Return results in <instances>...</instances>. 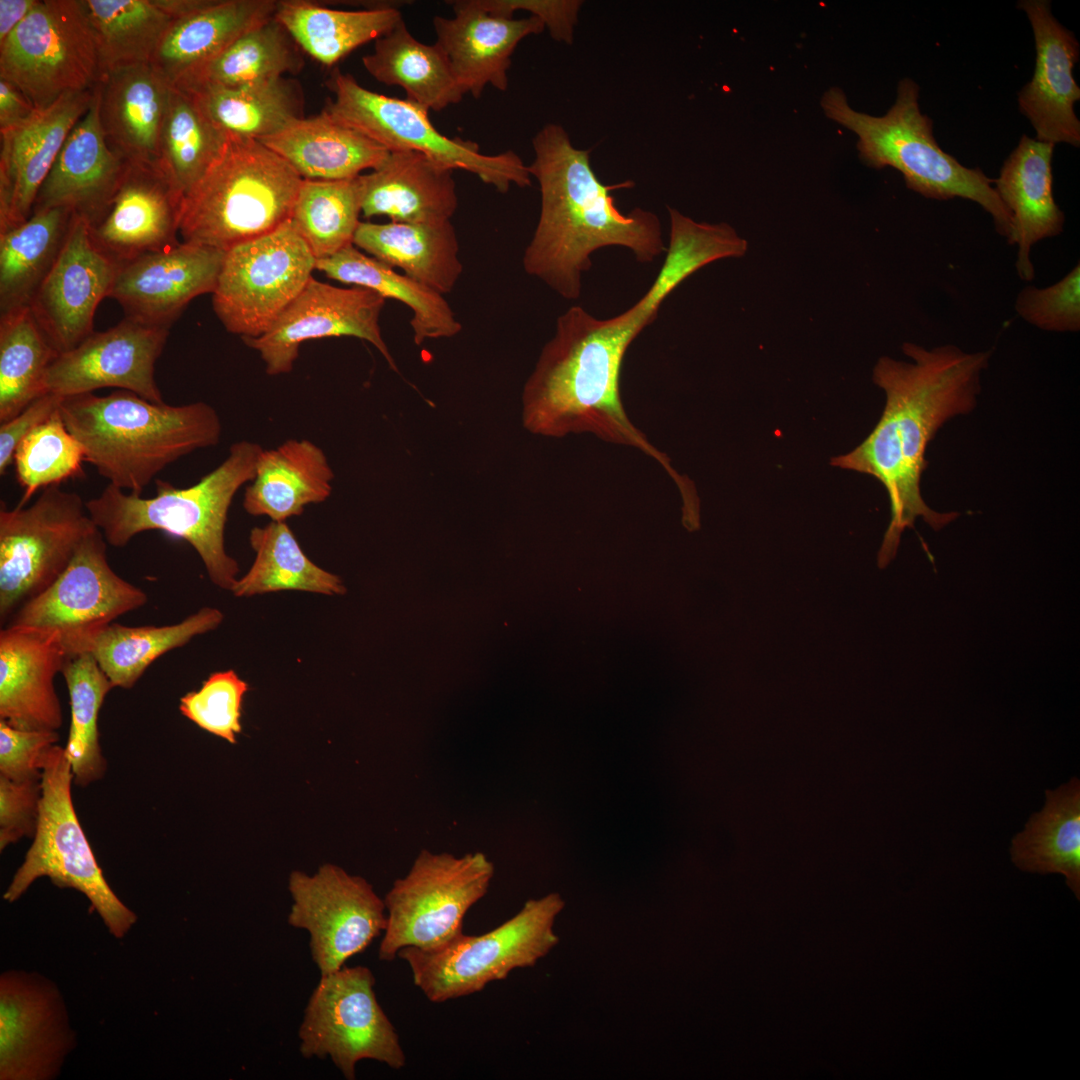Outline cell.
<instances>
[{
  "instance_id": "cell-28",
  "label": "cell",
  "mask_w": 1080,
  "mask_h": 1080,
  "mask_svg": "<svg viewBox=\"0 0 1080 1080\" xmlns=\"http://www.w3.org/2000/svg\"><path fill=\"white\" fill-rule=\"evenodd\" d=\"M1054 144L1022 135L1005 160L995 190L1012 218L1010 245L1017 246L1016 271L1021 280L1034 279L1031 248L1062 233L1065 215L1053 196Z\"/></svg>"
},
{
  "instance_id": "cell-2",
  "label": "cell",
  "mask_w": 1080,
  "mask_h": 1080,
  "mask_svg": "<svg viewBox=\"0 0 1080 1080\" xmlns=\"http://www.w3.org/2000/svg\"><path fill=\"white\" fill-rule=\"evenodd\" d=\"M528 166L540 186L541 209L534 235L523 256L525 271L566 299H576L590 255L606 246L630 249L639 262L666 252L659 218L635 208L627 214L611 191L634 182L605 185L590 164V149L576 148L559 124L545 125L532 140Z\"/></svg>"
},
{
  "instance_id": "cell-52",
  "label": "cell",
  "mask_w": 1080,
  "mask_h": 1080,
  "mask_svg": "<svg viewBox=\"0 0 1080 1080\" xmlns=\"http://www.w3.org/2000/svg\"><path fill=\"white\" fill-rule=\"evenodd\" d=\"M58 740L57 731L17 729L0 719V776L42 778L43 758Z\"/></svg>"
},
{
  "instance_id": "cell-44",
  "label": "cell",
  "mask_w": 1080,
  "mask_h": 1080,
  "mask_svg": "<svg viewBox=\"0 0 1080 1080\" xmlns=\"http://www.w3.org/2000/svg\"><path fill=\"white\" fill-rule=\"evenodd\" d=\"M302 66L297 44L273 16L243 33L173 86L183 88L212 84L237 87L297 73Z\"/></svg>"
},
{
  "instance_id": "cell-55",
  "label": "cell",
  "mask_w": 1080,
  "mask_h": 1080,
  "mask_svg": "<svg viewBox=\"0 0 1080 1080\" xmlns=\"http://www.w3.org/2000/svg\"><path fill=\"white\" fill-rule=\"evenodd\" d=\"M62 396L45 393L19 414L0 425V474L4 475L14 459L21 441L36 427L55 414L63 401Z\"/></svg>"
},
{
  "instance_id": "cell-5",
  "label": "cell",
  "mask_w": 1080,
  "mask_h": 1080,
  "mask_svg": "<svg viewBox=\"0 0 1080 1080\" xmlns=\"http://www.w3.org/2000/svg\"><path fill=\"white\" fill-rule=\"evenodd\" d=\"M919 86L910 78L897 87L895 103L883 116L854 110L838 87L821 99L825 115L855 133L860 160L867 166L900 171L907 188L930 199L955 197L979 204L993 219L997 233L1010 244L1012 218L999 198L994 179L968 168L944 152L933 136V122L919 108Z\"/></svg>"
},
{
  "instance_id": "cell-39",
  "label": "cell",
  "mask_w": 1080,
  "mask_h": 1080,
  "mask_svg": "<svg viewBox=\"0 0 1080 1080\" xmlns=\"http://www.w3.org/2000/svg\"><path fill=\"white\" fill-rule=\"evenodd\" d=\"M179 89L189 93L214 124L234 136L261 140L303 117L301 93L284 77L237 87L197 84Z\"/></svg>"
},
{
  "instance_id": "cell-53",
  "label": "cell",
  "mask_w": 1080,
  "mask_h": 1080,
  "mask_svg": "<svg viewBox=\"0 0 1080 1080\" xmlns=\"http://www.w3.org/2000/svg\"><path fill=\"white\" fill-rule=\"evenodd\" d=\"M41 779L11 780L0 776L1 851L24 837H34L42 797Z\"/></svg>"
},
{
  "instance_id": "cell-25",
  "label": "cell",
  "mask_w": 1080,
  "mask_h": 1080,
  "mask_svg": "<svg viewBox=\"0 0 1080 1080\" xmlns=\"http://www.w3.org/2000/svg\"><path fill=\"white\" fill-rule=\"evenodd\" d=\"M67 658L58 633L4 626L0 631V719L23 730L61 728L63 712L54 679Z\"/></svg>"
},
{
  "instance_id": "cell-42",
  "label": "cell",
  "mask_w": 1080,
  "mask_h": 1080,
  "mask_svg": "<svg viewBox=\"0 0 1080 1080\" xmlns=\"http://www.w3.org/2000/svg\"><path fill=\"white\" fill-rule=\"evenodd\" d=\"M80 2L95 40L101 79L122 68L151 63L172 22L152 0Z\"/></svg>"
},
{
  "instance_id": "cell-37",
  "label": "cell",
  "mask_w": 1080,
  "mask_h": 1080,
  "mask_svg": "<svg viewBox=\"0 0 1080 1080\" xmlns=\"http://www.w3.org/2000/svg\"><path fill=\"white\" fill-rule=\"evenodd\" d=\"M274 17L300 49L326 66L377 40L403 19L392 4L349 11L303 0L278 1Z\"/></svg>"
},
{
  "instance_id": "cell-40",
  "label": "cell",
  "mask_w": 1080,
  "mask_h": 1080,
  "mask_svg": "<svg viewBox=\"0 0 1080 1080\" xmlns=\"http://www.w3.org/2000/svg\"><path fill=\"white\" fill-rule=\"evenodd\" d=\"M74 214L66 208L33 211L0 232V313L29 306L58 258Z\"/></svg>"
},
{
  "instance_id": "cell-12",
  "label": "cell",
  "mask_w": 1080,
  "mask_h": 1080,
  "mask_svg": "<svg viewBox=\"0 0 1080 1080\" xmlns=\"http://www.w3.org/2000/svg\"><path fill=\"white\" fill-rule=\"evenodd\" d=\"M0 78L17 86L36 110L94 88L101 79L99 59L80 0H39L0 45Z\"/></svg>"
},
{
  "instance_id": "cell-22",
  "label": "cell",
  "mask_w": 1080,
  "mask_h": 1080,
  "mask_svg": "<svg viewBox=\"0 0 1080 1080\" xmlns=\"http://www.w3.org/2000/svg\"><path fill=\"white\" fill-rule=\"evenodd\" d=\"M224 250L182 242L118 266L109 297L125 317L170 328L195 297L213 293Z\"/></svg>"
},
{
  "instance_id": "cell-19",
  "label": "cell",
  "mask_w": 1080,
  "mask_h": 1080,
  "mask_svg": "<svg viewBox=\"0 0 1080 1080\" xmlns=\"http://www.w3.org/2000/svg\"><path fill=\"white\" fill-rule=\"evenodd\" d=\"M169 329L125 317L106 331L93 332L53 360L45 376L46 392L68 397L113 387L163 403L155 364Z\"/></svg>"
},
{
  "instance_id": "cell-9",
  "label": "cell",
  "mask_w": 1080,
  "mask_h": 1080,
  "mask_svg": "<svg viewBox=\"0 0 1080 1080\" xmlns=\"http://www.w3.org/2000/svg\"><path fill=\"white\" fill-rule=\"evenodd\" d=\"M328 86L334 99L324 111L390 152L421 153L452 171L473 173L501 193L512 184L521 188L531 185L528 166L514 151L485 155L474 141L449 138L433 126L428 110L414 102L366 89L339 70L332 73Z\"/></svg>"
},
{
  "instance_id": "cell-36",
  "label": "cell",
  "mask_w": 1080,
  "mask_h": 1080,
  "mask_svg": "<svg viewBox=\"0 0 1080 1080\" xmlns=\"http://www.w3.org/2000/svg\"><path fill=\"white\" fill-rule=\"evenodd\" d=\"M315 269L333 280L370 289L408 306L413 313L410 325L417 345L430 339L450 338L462 330L461 322L442 294L397 273L353 244L316 260Z\"/></svg>"
},
{
  "instance_id": "cell-20",
  "label": "cell",
  "mask_w": 1080,
  "mask_h": 1080,
  "mask_svg": "<svg viewBox=\"0 0 1080 1080\" xmlns=\"http://www.w3.org/2000/svg\"><path fill=\"white\" fill-rule=\"evenodd\" d=\"M117 269L92 241L88 222L74 214L64 246L29 304L59 354L94 332L97 306L109 297Z\"/></svg>"
},
{
  "instance_id": "cell-10",
  "label": "cell",
  "mask_w": 1080,
  "mask_h": 1080,
  "mask_svg": "<svg viewBox=\"0 0 1080 1080\" xmlns=\"http://www.w3.org/2000/svg\"><path fill=\"white\" fill-rule=\"evenodd\" d=\"M495 867L482 852L455 856L423 849L384 898L387 923L378 957L405 947L438 948L463 932L467 911L488 892Z\"/></svg>"
},
{
  "instance_id": "cell-13",
  "label": "cell",
  "mask_w": 1080,
  "mask_h": 1080,
  "mask_svg": "<svg viewBox=\"0 0 1080 1080\" xmlns=\"http://www.w3.org/2000/svg\"><path fill=\"white\" fill-rule=\"evenodd\" d=\"M298 1030L304 1058H330L347 1080L356 1065L375 1060L402 1069L406 1056L399 1035L381 1008L375 977L366 966H343L320 975Z\"/></svg>"
},
{
  "instance_id": "cell-34",
  "label": "cell",
  "mask_w": 1080,
  "mask_h": 1080,
  "mask_svg": "<svg viewBox=\"0 0 1080 1080\" xmlns=\"http://www.w3.org/2000/svg\"><path fill=\"white\" fill-rule=\"evenodd\" d=\"M277 3L273 0H214L196 13L172 20L151 65L173 86L243 33L272 18Z\"/></svg>"
},
{
  "instance_id": "cell-23",
  "label": "cell",
  "mask_w": 1080,
  "mask_h": 1080,
  "mask_svg": "<svg viewBox=\"0 0 1080 1080\" xmlns=\"http://www.w3.org/2000/svg\"><path fill=\"white\" fill-rule=\"evenodd\" d=\"M92 97L93 88L66 93L22 124L0 132V232L31 216L42 183Z\"/></svg>"
},
{
  "instance_id": "cell-15",
  "label": "cell",
  "mask_w": 1080,
  "mask_h": 1080,
  "mask_svg": "<svg viewBox=\"0 0 1080 1080\" xmlns=\"http://www.w3.org/2000/svg\"><path fill=\"white\" fill-rule=\"evenodd\" d=\"M107 544L99 528L88 534L60 576L20 606L6 625L58 633L68 657L87 652L99 632L148 601L141 588L111 568Z\"/></svg>"
},
{
  "instance_id": "cell-49",
  "label": "cell",
  "mask_w": 1080,
  "mask_h": 1080,
  "mask_svg": "<svg viewBox=\"0 0 1080 1080\" xmlns=\"http://www.w3.org/2000/svg\"><path fill=\"white\" fill-rule=\"evenodd\" d=\"M85 451L67 429L60 409L36 427L18 445L13 463L23 489L17 506L23 507L40 489L85 476Z\"/></svg>"
},
{
  "instance_id": "cell-38",
  "label": "cell",
  "mask_w": 1080,
  "mask_h": 1080,
  "mask_svg": "<svg viewBox=\"0 0 1080 1080\" xmlns=\"http://www.w3.org/2000/svg\"><path fill=\"white\" fill-rule=\"evenodd\" d=\"M1011 860L1021 870L1062 874L1080 898V784L1073 778L1046 791L1044 808L1031 816L1011 844Z\"/></svg>"
},
{
  "instance_id": "cell-56",
  "label": "cell",
  "mask_w": 1080,
  "mask_h": 1080,
  "mask_svg": "<svg viewBox=\"0 0 1080 1080\" xmlns=\"http://www.w3.org/2000/svg\"><path fill=\"white\" fill-rule=\"evenodd\" d=\"M35 111L32 103L17 86L0 78V132L22 124Z\"/></svg>"
},
{
  "instance_id": "cell-57",
  "label": "cell",
  "mask_w": 1080,
  "mask_h": 1080,
  "mask_svg": "<svg viewBox=\"0 0 1080 1080\" xmlns=\"http://www.w3.org/2000/svg\"><path fill=\"white\" fill-rule=\"evenodd\" d=\"M39 0H0V45L26 18Z\"/></svg>"
},
{
  "instance_id": "cell-32",
  "label": "cell",
  "mask_w": 1080,
  "mask_h": 1080,
  "mask_svg": "<svg viewBox=\"0 0 1080 1080\" xmlns=\"http://www.w3.org/2000/svg\"><path fill=\"white\" fill-rule=\"evenodd\" d=\"M287 161L303 179L343 180L374 170L390 151L336 121L324 110L294 120L260 140Z\"/></svg>"
},
{
  "instance_id": "cell-54",
  "label": "cell",
  "mask_w": 1080,
  "mask_h": 1080,
  "mask_svg": "<svg viewBox=\"0 0 1080 1080\" xmlns=\"http://www.w3.org/2000/svg\"><path fill=\"white\" fill-rule=\"evenodd\" d=\"M487 13L513 18L514 12L525 10L539 18L556 41L572 44L574 27L582 6L579 0H472Z\"/></svg>"
},
{
  "instance_id": "cell-35",
  "label": "cell",
  "mask_w": 1080,
  "mask_h": 1080,
  "mask_svg": "<svg viewBox=\"0 0 1080 1080\" xmlns=\"http://www.w3.org/2000/svg\"><path fill=\"white\" fill-rule=\"evenodd\" d=\"M362 63L374 79L401 87L407 100L428 111H441L465 95L443 49L436 42L429 45L414 38L403 19L375 40L373 52Z\"/></svg>"
},
{
  "instance_id": "cell-58",
  "label": "cell",
  "mask_w": 1080,
  "mask_h": 1080,
  "mask_svg": "<svg viewBox=\"0 0 1080 1080\" xmlns=\"http://www.w3.org/2000/svg\"><path fill=\"white\" fill-rule=\"evenodd\" d=\"M214 0H152V2L164 13L172 18L179 19L196 13L213 3Z\"/></svg>"
},
{
  "instance_id": "cell-46",
  "label": "cell",
  "mask_w": 1080,
  "mask_h": 1080,
  "mask_svg": "<svg viewBox=\"0 0 1080 1080\" xmlns=\"http://www.w3.org/2000/svg\"><path fill=\"white\" fill-rule=\"evenodd\" d=\"M71 709V723L64 747L71 764L73 782L79 787L101 779L107 762L100 746L98 717L106 695L114 688L89 652L67 658L62 670Z\"/></svg>"
},
{
  "instance_id": "cell-50",
  "label": "cell",
  "mask_w": 1080,
  "mask_h": 1080,
  "mask_svg": "<svg viewBox=\"0 0 1080 1080\" xmlns=\"http://www.w3.org/2000/svg\"><path fill=\"white\" fill-rule=\"evenodd\" d=\"M248 684L233 670L212 673L197 691L180 699L183 716L229 743L241 732V708Z\"/></svg>"
},
{
  "instance_id": "cell-11",
  "label": "cell",
  "mask_w": 1080,
  "mask_h": 1080,
  "mask_svg": "<svg viewBox=\"0 0 1080 1080\" xmlns=\"http://www.w3.org/2000/svg\"><path fill=\"white\" fill-rule=\"evenodd\" d=\"M98 528L76 492L43 489L28 507L0 509V622L66 569L85 537Z\"/></svg>"
},
{
  "instance_id": "cell-24",
  "label": "cell",
  "mask_w": 1080,
  "mask_h": 1080,
  "mask_svg": "<svg viewBox=\"0 0 1080 1080\" xmlns=\"http://www.w3.org/2000/svg\"><path fill=\"white\" fill-rule=\"evenodd\" d=\"M1032 26L1036 62L1034 74L1018 93L1019 110L1034 130L1036 140L1080 146V122L1074 104L1080 88L1072 70L1079 60L1080 45L1073 32L1052 14L1047 0H1021Z\"/></svg>"
},
{
  "instance_id": "cell-16",
  "label": "cell",
  "mask_w": 1080,
  "mask_h": 1080,
  "mask_svg": "<svg viewBox=\"0 0 1080 1080\" xmlns=\"http://www.w3.org/2000/svg\"><path fill=\"white\" fill-rule=\"evenodd\" d=\"M292 905L288 924L309 934L312 960L320 975L343 967L384 932V899L363 877L334 864H324L308 875L293 871L289 877Z\"/></svg>"
},
{
  "instance_id": "cell-17",
  "label": "cell",
  "mask_w": 1080,
  "mask_h": 1080,
  "mask_svg": "<svg viewBox=\"0 0 1080 1080\" xmlns=\"http://www.w3.org/2000/svg\"><path fill=\"white\" fill-rule=\"evenodd\" d=\"M62 994L37 972L0 977V1079L53 1080L76 1047Z\"/></svg>"
},
{
  "instance_id": "cell-7",
  "label": "cell",
  "mask_w": 1080,
  "mask_h": 1080,
  "mask_svg": "<svg viewBox=\"0 0 1080 1080\" xmlns=\"http://www.w3.org/2000/svg\"><path fill=\"white\" fill-rule=\"evenodd\" d=\"M41 783L37 830L3 899L13 903L35 880L48 877L59 888H73L85 895L108 932L122 939L136 923L137 915L105 880L78 820L71 793L72 768L64 747L54 745L46 753Z\"/></svg>"
},
{
  "instance_id": "cell-14",
  "label": "cell",
  "mask_w": 1080,
  "mask_h": 1080,
  "mask_svg": "<svg viewBox=\"0 0 1080 1080\" xmlns=\"http://www.w3.org/2000/svg\"><path fill=\"white\" fill-rule=\"evenodd\" d=\"M316 258L294 222L236 245L225 257L212 293L225 328L243 338L263 335L312 278Z\"/></svg>"
},
{
  "instance_id": "cell-6",
  "label": "cell",
  "mask_w": 1080,
  "mask_h": 1080,
  "mask_svg": "<svg viewBox=\"0 0 1080 1080\" xmlns=\"http://www.w3.org/2000/svg\"><path fill=\"white\" fill-rule=\"evenodd\" d=\"M303 178L260 140L230 135L199 181L185 194L183 242L227 251L291 219Z\"/></svg>"
},
{
  "instance_id": "cell-30",
  "label": "cell",
  "mask_w": 1080,
  "mask_h": 1080,
  "mask_svg": "<svg viewBox=\"0 0 1080 1080\" xmlns=\"http://www.w3.org/2000/svg\"><path fill=\"white\" fill-rule=\"evenodd\" d=\"M99 86L100 119L111 149L126 162L160 164L172 85L149 63L111 72Z\"/></svg>"
},
{
  "instance_id": "cell-21",
  "label": "cell",
  "mask_w": 1080,
  "mask_h": 1080,
  "mask_svg": "<svg viewBox=\"0 0 1080 1080\" xmlns=\"http://www.w3.org/2000/svg\"><path fill=\"white\" fill-rule=\"evenodd\" d=\"M183 199L160 164L126 162L107 208L88 224L91 239L117 266L175 246Z\"/></svg>"
},
{
  "instance_id": "cell-26",
  "label": "cell",
  "mask_w": 1080,
  "mask_h": 1080,
  "mask_svg": "<svg viewBox=\"0 0 1080 1080\" xmlns=\"http://www.w3.org/2000/svg\"><path fill=\"white\" fill-rule=\"evenodd\" d=\"M99 103L98 83L93 88L89 109L70 132L42 183L33 211L66 208L91 225L107 208L121 181L126 161L106 140Z\"/></svg>"
},
{
  "instance_id": "cell-43",
  "label": "cell",
  "mask_w": 1080,
  "mask_h": 1080,
  "mask_svg": "<svg viewBox=\"0 0 1080 1080\" xmlns=\"http://www.w3.org/2000/svg\"><path fill=\"white\" fill-rule=\"evenodd\" d=\"M255 560L249 571L236 581L231 592L249 597L270 592L296 590L324 595L346 592L342 580L312 562L286 522L272 521L250 531Z\"/></svg>"
},
{
  "instance_id": "cell-18",
  "label": "cell",
  "mask_w": 1080,
  "mask_h": 1080,
  "mask_svg": "<svg viewBox=\"0 0 1080 1080\" xmlns=\"http://www.w3.org/2000/svg\"><path fill=\"white\" fill-rule=\"evenodd\" d=\"M385 300L367 288H341L312 277L263 335L243 340L260 354L269 375L289 373L303 342L340 336L368 341L398 372L379 326Z\"/></svg>"
},
{
  "instance_id": "cell-1",
  "label": "cell",
  "mask_w": 1080,
  "mask_h": 1080,
  "mask_svg": "<svg viewBox=\"0 0 1080 1080\" xmlns=\"http://www.w3.org/2000/svg\"><path fill=\"white\" fill-rule=\"evenodd\" d=\"M902 351L912 362L884 356L873 369L874 383L886 394L877 425L850 453L831 459V465L874 476L887 490L891 519L877 557L879 568L894 559L902 532L913 528L918 517L940 530L958 516L936 512L922 498L925 451L946 421L975 408L992 353H968L951 344L927 349L911 342Z\"/></svg>"
},
{
  "instance_id": "cell-31",
  "label": "cell",
  "mask_w": 1080,
  "mask_h": 1080,
  "mask_svg": "<svg viewBox=\"0 0 1080 1080\" xmlns=\"http://www.w3.org/2000/svg\"><path fill=\"white\" fill-rule=\"evenodd\" d=\"M333 470L324 451L307 439H289L260 453L253 480L245 489L243 508L253 516L286 522L309 504L327 500Z\"/></svg>"
},
{
  "instance_id": "cell-8",
  "label": "cell",
  "mask_w": 1080,
  "mask_h": 1080,
  "mask_svg": "<svg viewBox=\"0 0 1080 1080\" xmlns=\"http://www.w3.org/2000/svg\"><path fill=\"white\" fill-rule=\"evenodd\" d=\"M563 907L560 895L550 893L527 901L516 915L484 934L461 932L438 948L405 947L397 957L409 965L414 984L431 1002L474 994L546 956L559 942L553 926Z\"/></svg>"
},
{
  "instance_id": "cell-4",
  "label": "cell",
  "mask_w": 1080,
  "mask_h": 1080,
  "mask_svg": "<svg viewBox=\"0 0 1080 1080\" xmlns=\"http://www.w3.org/2000/svg\"><path fill=\"white\" fill-rule=\"evenodd\" d=\"M262 450L257 443L238 441L197 483L179 488L157 479L155 495L148 498L108 483L100 495L85 501L87 512L113 547H124L150 530L185 540L200 556L211 582L231 591L239 565L226 552L225 525L235 494L254 478Z\"/></svg>"
},
{
  "instance_id": "cell-27",
  "label": "cell",
  "mask_w": 1080,
  "mask_h": 1080,
  "mask_svg": "<svg viewBox=\"0 0 1080 1080\" xmlns=\"http://www.w3.org/2000/svg\"><path fill=\"white\" fill-rule=\"evenodd\" d=\"M452 18L435 16L436 43L446 54L453 74L463 90L480 98L492 85L499 91L508 87L511 56L525 37L539 34L544 23L535 16L522 19L493 16L472 0L448 1Z\"/></svg>"
},
{
  "instance_id": "cell-51",
  "label": "cell",
  "mask_w": 1080,
  "mask_h": 1080,
  "mask_svg": "<svg viewBox=\"0 0 1080 1080\" xmlns=\"http://www.w3.org/2000/svg\"><path fill=\"white\" fill-rule=\"evenodd\" d=\"M1017 314L1027 323L1050 332L1080 330V264L1061 280L1045 288L1024 287L1015 301Z\"/></svg>"
},
{
  "instance_id": "cell-47",
  "label": "cell",
  "mask_w": 1080,
  "mask_h": 1080,
  "mask_svg": "<svg viewBox=\"0 0 1080 1080\" xmlns=\"http://www.w3.org/2000/svg\"><path fill=\"white\" fill-rule=\"evenodd\" d=\"M228 137L189 93L172 86L161 134L160 166L184 196L220 155Z\"/></svg>"
},
{
  "instance_id": "cell-45",
  "label": "cell",
  "mask_w": 1080,
  "mask_h": 1080,
  "mask_svg": "<svg viewBox=\"0 0 1080 1080\" xmlns=\"http://www.w3.org/2000/svg\"><path fill=\"white\" fill-rule=\"evenodd\" d=\"M59 353L29 306L0 315V422L44 395L48 367Z\"/></svg>"
},
{
  "instance_id": "cell-3",
  "label": "cell",
  "mask_w": 1080,
  "mask_h": 1080,
  "mask_svg": "<svg viewBox=\"0 0 1080 1080\" xmlns=\"http://www.w3.org/2000/svg\"><path fill=\"white\" fill-rule=\"evenodd\" d=\"M60 414L85 451V462L122 490L142 495L167 466L216 446L222 423L205 402L173 406L116 390L64 397Z\"/></svg>"
},
{
  "instance_id": "cell-33",
  "label": "cell",
  "mask_w": 1080,
  "mask_h": 1080,
  "mask_svg": "<svg viewBox=\"0 0 1080 1080\" xmlns=\"http://www.w3.org/2000/svg\"><path fill=\"white\" fill-rule=\"evenodd\" d=\"M353 245L442 295L454 289L463 272L458 238L451 221H361Z\"/></svg>"
},
{
  "instance_id": "cell-48",
  "label": "cell",
  "mask_w": 1080,
  "mask_h": 1080,
  "mask_svg": "<svg viewBox=\"0 0 1080 1080\" xmlns=\"http://www.w3.org/2000/svg\"><path fill=\"white\" fill-rule=\"evenodd\" d=\"M359 176L343 180H302L291 220L316 260L330 257L353 244L362 213Z\"/></svg>"
},
{
  "instance_id": "cell-29",
  "label": "cell",
  "mask_w": 1080,
  "mask_h": 1080,
  "mask_svg": "<svg viewBox=\"0 0 1080 1080\" xmlns=\"http://www.w3.org/2000/svg\"><path fill=\"white\" fill-rule=\"evenodd\" d=\"M452 172L421 153L392 151L359 176L362 214L400 223L450 221L458 206Z\"/></svg>"
},
{
  "instance_id": "cell-41",
  "label": "cell",
  "mask_w": 1080,
  "mask_h": 1080,
  "mask_svg": "<svg viewBox=\"0 0 1080 1080\" xmlns=\"http://www.w3.org/2000/svg\"><path fill=\"white\" fill-rule=\"evenodd\" d=\"M223 619L219 609L203 607L172 625L131 627L113 622L97 634L87 652L114 687L130 689L156 659L197 635L215 630Z\"/></svg>"
}]
</instances>
